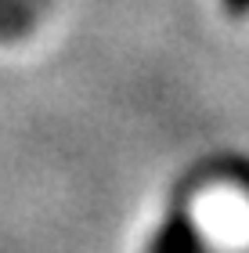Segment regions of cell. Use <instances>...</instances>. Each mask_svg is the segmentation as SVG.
I'll return each instance as SVG.
<instances>
[{
  "mask_svg": "<svg viewBox=\"0 0 249 253\" xmlns=\"http://www.w3.org/2000/svg\"><path fill=\"white\" fill-rule=\"evenodd\" d=\"M195 228L217 246H246L249 243V199L235 188H213L199 195L191 206Z\"/></svg>",
  "mask_w": 249,
  "mask_h": 253,
  "instance_id": "cell-1",
  "label": "cell"
},
{
  "mask_svg": "<svg viewBox=\"0 0 249 253\" xmlns=\"http://www.w3.org/2000/svg\"><path fill=\"white\" fill-rule=\"evenodd\" d=\"M231 11H249V0H224Z\"/></svg>",
  "mask_w": 249,
  "mask_h": 253,
  "instance_id": "cell-2",
  "label": "cell"
}]
</instances>
